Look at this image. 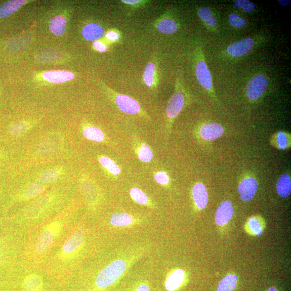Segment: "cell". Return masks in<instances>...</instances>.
I'll list each match as a JSON object with an SVG mask.
<instances>
[{"mask_svg": "<svg viewBox=\"0 0 291 291\" xmlns=\"http://www.w3.org/2000/svg\"><path fill=\"white\" fill-rule=\"evenodd\" d=\"M136 291H150L149 288L145 285L140 286Z\"/></svg>", "mask_w": 291, "mask_h": 291, "instance_id": "ee69618b", "label": "cell"}, {"mask_svg": "<svg viewBox=\"0 0 291 291\" xmlns=\"http://www.w3.org/2000/svg\"><path fill=\"white\" fill-rule=\"evenodd\" d=\"M155 24L158 31L166 35L174 34L179 29L177 22L173 17L167 14L159 17Z\"/></svg>", "mask_w": 291, "mask_h": 291, "instance_id": "5bb4252c", "label": "cell"}, {"mask_svg": "<svg viewBox=\"0 0 291 291\" xmlns=\"http://www.w3.org/2000/svg\"><path fill=\"white\" fill-rule=\"evenodd\" d=\"M62 142L61 135L52 134L47 136L42 141L37 148V153L40 157H46L55 152Z\"/></svg>", "mask_w": 291, "mask_h": 291, "instance_id": "8fae6325", "label": "cell"}, {"mask_svg": "<svg viewBox=\"0 0 291 291\" xmlns=\"http://www.w3.org/2000/svg\"><path fill=\"white\" fill-rule=\"evenodd\" d=\"M154 179L160 185H166L169 183V179L168 175L163 171H160L154 175Z\"/></svg>", "mask_w": 291, "mask_h": 291, "instance_id": "ab89813d", "label": "cell"}, {"mask_svg": "<svg viewBox=\"0 0 291 291\" xmlns=\"http://www.w3.org/2000/svg\"><path fill=\"white\" fill-rule=\"evenodd\" d=\"M138 156L141 162L149 163L153 158V153L149 146L145 144H142L139 148Z\"/></svg>", "mask_w": 291, "mask_h": 291, "instance_id": "836d02e7", "label": "cell"}, {"mask_svg": "<svg viewBox=\"0 0 291 291\" xmlns=\"http://www.w3.org/2000/svg\"><path fill=\"white\" fill-rule=\"evenodd\" d=\"M277 191L279 195L283 198L289 197L291 192V180L288 174L282 175L277 181Z\"/></svg>", "mask_w": 291, "mask_h": 291, "instance_id": "603a6c76", "label": "cell"}, {"mask_svg": "<svg viewBox=\"0 0 291 291\" xmlns=\"http://www.w3.org/2000/svg\"><path fill=\"white\" fill-rule=\"evenodd\" d=\"M193 196L196 205L200 209H204L208 204V193L203 183L196 184L193 189Z\"/></svg>", "mask_w": 291, "mask_h": 291, "instance_id": "d6986e66", "label": "cell"}, {"mask_svg": "<svg viewBox=\"0 0 291 291\" xmlns=\"http://www.w3.org/2000/svg\"><path fill=\"white\" fill-rule=\"evenodd\" d=\"M256 44V41L254 39H243L229 45L226 49V53L230 57H242L248 54Z\"/></svg>", "mask_w": 291, "mask_h": 291, "instance_id": "30bf717a", "label": "cell"}, {"mask_svg": "<svg viewBox=\"0 0 291 291\" xmlns=\"http://www.w3.org/2000/svg\"><path fill=\"white\" fill-rule=\"evenodd\" d=\"M234 7L236 9L242 10L248 14L253 13L256 9V5L248 0H236L234 2Z\"/></svg>", "mask_w": 291, "mask_h": 291, "instance_id": "4dcf8cb0", "label": "cell"}, {"mask_svg": "<svg viewBox=\"0 0 291 291\" xmlns=\"http://www.w3.org/2000/svg\"><path fill=\"white\" fill-rule=\"evenodd\" d=\"M24 0H13L0 5V19L8 17L25 4Z\"/></svg>", "mask_w": 291, "mask_h": 291, "instance_id": "7402d4cb", "label": "cell"}, {"mask_svg": "<svg viewBox=\"0 0 291 291\" xmlns=\"http://www.w3.org/2000/svg\"><path fill=\"white\" fill-rule=\"evenodd\" d=\"M258 183L252 177L246 178L243 180L238 188L240 198L243 201L248 202L251 200L257 191Z\"/></svg>", "mask_w": 291, "mask_h": 291, "instance_id": "4fadbf2b", "label": "cell"}, {"mask_svg": "<svg viewBox=\"0 0 291 291\" xmlns=\"http://www.w3.org/2000/svg\"><path fill=\"white\" fill-rule=\"evenodd\" d=\"M116 104L120 110L129 115H135L140 111L139 104L131 97L122 94H115Z\"/></svg>", "mask_w": 291, "mask_h": 291, "instance_id": "7c38bea8", "label": "cell"}, {"mask_svg": "<svg viewBox=\"0 0 291 291\" xmlns=\"http://www.w3.org/2000/svg\"><path fill=\"white\" fill-rule=\"evenodd\" d=\"M65 200L64 193L56 190L45 192L10 218L9 229L27 236L30 231L64 209Z\"/></svg>", "mask_w": 291, "mask_h": 291, "instance_id": "3957f363", "label": "cell"}, {"mask_svg": "<svg viewBox=\"0 0 291 291\" xmlns=\"http://www.w3.org/2000/svg\"><path fill=\"white\" fill-rule=\"evenodd\" d=\"M99 162L104 168L108 170L112 174L118 175L121 173L120 167L111 159L106 157H102L99 159Z\"/></svg>", "mask_w": 291, "mask_h": 291, "instance_id": "d6a6232c", "label": "cell"}, {"mask_svg": "<svg viewBox=\"0 0 291 291\" xmlns=\"http://www.w3.org/2000/svg\"><path fill=\"white\" fill-rule=\"evenodd\" d=\"M268 84V80L264 75L254 76L249 80L246 87L247 97L251 101H257L263 96Z\"/></svg>", "mask_w": 291, "mask_h": 291, "instance_id": "9c48e42d", "label": "cell"}, {"mask_svg": "<svg viewBox=\"0 0 291 291\" xmlns=\"http://www.w3.org/2000/svg\"><path fill=\"white\" fill-rule=\"evenodd\" d=\"M130 195L136 203L146 205L148 203L147 196L139 188H133L130 189Z\"/></svg>", "mask_w": 291, "mask_h": 291, "instance_id": "e575fe53", "label": "cell"}, {"mask_svg": "<svg viewBox=\"0 0 291 291\" xmlns=\"http://www.w3.org/2000/svg\"><path fill=\"white\" fill-rule=\"evenodd\" d=\"M15 275L21 291H47L49 278L41 268L22 265Z\"/></svg>", "mask_w": 291, "mask_h": 291, "instance_id": "277c9868", "label": "cell"}, {"mask_svg": "<svg viewBox=\"0 0 291 291\" xmlns=\"http://www.w3.org/2000/svg\"><path fill=\"white\" fill-rule=\"evenodd\" d=\"M60 173L57 169H52L47 170L41 174L39 177V182L43 185H50L55 183L59 179Z\"/></svg>", "mask_w": 291, "mask_h": 291, "instance_id": "f546056e", "label": "cell"}, {"mask_svg": "<svg viewBox=\"0 0 291 291\" xmlns=\"http://www.w3.org/2000/svg\"><path fill=\"white\" fill-rule=\"evenodd\" d=\"M110 223L116 227H124L131 224L133 217L127 213L118 212L114 213L110 218Z\"/></svg>", "mask_w": 291, "mask_h": 291, "instance_id": "4316f807", "label": "cell"}, {"mask_svg": "<svg viewBox=\"0 0 291 291\" xmlns=\"http://www.w3.org/2000/svg\"><path fill=\"white\" fill-rule=\"evenodd\" d=\"M238 277L230 274L219 283L217 291H233L237 286Z\"/></svg>", "mask_w": 291, "mask_h": 291, "instance_id": "f1b7e54d", "label": "cell"}, {"mask_svg": "<svg viewBox=\"0 0 291 291\" xmlns=\"http://www.w3.org/2000/svg\"><path fill=\"white\" fill-rule=\"evenodd\" d=\"M126 269V263L118 259L101 270L95 279V286L99 290L108 288L120 278Z\"/></svg>", "mask_w": 291, "mask_h": 291, "instance_id": "8992f818", "label": "cell"}, {"mask_svg": "<svg viewBox=\"0 0 291 291\" xmlns=\"http://www.w3.org/2000/svg\"><path fill=\"white\" fill-rule=\"evenodd\" d=\"M229 23L233 27L236 29H242L247 25V21L236 13H231L229 16Z\"/></svg>", "mask_w": 291, "mask_h": 291, "instance_id": "d590c367", "label": "cell"}, {"mask_svg": "<svg viewBox=\"0 0 291 291\" xmlns=\"http://www.w3.org/2000/svg\"><path fill=\"white\" fill-rule=\"evenodd\" d=\"M60 57V53L55 50H46L41 53L39 56V60L41 62H53Z\"/></svg>", "mask_w": 291, "mask_h": 291, "instance_id": "8d00e7d4", "label": "cell"}, {"mask_svg": "<svg viewBox=\"0 0 291 291\" xmlns=\"http://www.w3.org/2000/svg\"><path fill=\"white\" fill-rule=\"evenodd\" d=\"M122 2L129 7L130 9L136 10L138 8H141L142 7H144L147 3V1H141V0H124Z\"/></svg>", "mask_w": 291, "mask_h": 291, "instance_id": "f35d334b", "label": "cell"}, {"mask_svg": "<svg viewBox=\"0 0 291 291\" xmlns=\"http://www.w3.org/2000/svg\"><path fill=\"white\" fill-rule=\"evenodd\" d=\"M194 62L196 77L200 85L210 96L215 97L212 76L205 60V56L203 45H197L194 52Z\"/></svg>", "mask_w": 291, "mask_h": 291, "instance_id": "5b68a950", "label": "cell"}, {"mask_svg": "<svg viewBox=\"0 0 291 291\" xmlns=\"http://www.w3.org/2000/svg\"><path fill=\"white\" fill-rule=\"evenodd\" d=\"M105 37L106 39L111 41H117L120 39V34L114 31L108 32L106 34Z\"/></svg>", "mask_w": 291, "mask_h": 291, "instance_id": "60d3db41", "label": "cell"}, {"mask_svg": "<svg viewBox=\"0 0 291 291\" xmlns=\"http://www.w3.org/2000/svg\"><path fill=\"white\" fill-rule=\"evenodd\" d=\"M248 227L255 235L259 236L263 232V225L256 217H252L248 222Z\"/></svg>", "mask_w": 291, "mask_h": 291, "instance_id": "74e56055", "label": "cell"}, {"mask_svg": "<svg viewBox=\"0 0 291 291\" xmlns=\"http://www.w3.org/2000/svg\"><path fill=\"white\" fill-rule=\"evenodd\" d=\"M67 19L65 17L56 16L53 17L49 22V29L51 32L58 37L62 36L66 30Z\"/></svg>", "mask_w": 291, "mask_h": 291, "instance_id": "d4e9b609", "label": "cell"}, {"mask_svg": "<svg viewBox=\"0 0 291 291\" xmlns=\"http://www.w3.org/2000/svg\"><path fill=\"white\" fill-rule=\"evenodd\" d=\"M83 134L89 140L101 142L105 139V135L102 130L96 127L90 126L83 130Z\"/></svg>", "mask_w": 291, "mask_h": 291, "instance_id": "83f0119b", "label": "cell"}, {"mask_svg": "<svg viewBox=\"0 0 291 291\" xmlns=\"http://www.w3.org/2000/svg\"><path fill=\"white\" fill-rule=\"evenodd\" d=\"M272 145L280 150L288 149L291 145L290 135L283 132L275 134L272 136Z\"/></svg>", "mask_w": 291, "mask_h": 291, "instance_id": "484cf974", "label": "cell"}, {"mask_svg": "<svg viewBox=\"0 0 291 291\" xmlns=\"http://www.w3.org/2000/svg\"><path fill=\"white\" fill-rule=\"evenodd\" d=\"M158 71L156 63L153 62H148L147 64L143 74V80L146 86L154 87L157 84Z\"/></svg>", "mask_w": 291, "mask_h": 291, "instance_id": "ffe728a7", "label": "cell"}, {"mask_svg": "<svg viewBox=\"0 0 291 291\" xmlns=\"http://www.w3.org/2000/svg\"><path fill=\"white\" fill-rule=\"evenodd\" d=\"M88 241V230L77 222L66 239L49 254L41 267L50 280L59 285L68 284L85 254Z\"/></svg>", "mask_w": 291, "mask_h": 291, "instance_id": "7a4b0ae2", "label": "cell"}, {"mask_svg": "<svg viewBox=\"0 0 291 291\" xmlns=\"http://www.w3.org/2000/svg\"><path fill=\"white\" fill-rule=\"evenodd\" d=\"M82 33L86 40L96 41L103 37L104 31L102 27L97 24L91 23L85 26L83 29Z\"/></svg>", "mask_w": 291, "mask_h": 291, "instance_id": "44dd1931", "label": "cell"}, {"mask_svg": "<svg viewBox=\"0 0 291 291\" xmlns=\"http://www.w3.org/2000/svg\"><path fill=\"white\" fill-rule=\"evenodd\" d=\"M198 15L208 29L210 31L216 32L218 22L210 8L208 7H200L198 10Z\"/></svg>", "mask_w": 291, "mask_h": 291, "instance_id": "ac0fdd59", "label": "cell"}, {"mask_svg": "<svg viewBox=\"0 0 291 291\" xmlns=\"http://www.w3.org/2000/svg\"><path fill=\"white\" fill-rule=\"evenodd\" d=\"M76 223L73 210L67 205L30 231L27 235L22 265L41 268L49 254L66 239Z\"/></svg>", "mask_w": 291, "mask_h": 291, "instance_id": "6da1fadb", "label": "cell"}, {"mask_svg": "<svg viewBox=\"0 0 291 291\" xmlns=\"http://www.w3.org/2000/svg\"><path fill=\"white\" fill-rule=\"evenodd\" d=\"M93 46L94 48L99 52H104L107 50L106 45L102 42L95 41L93 43Z\"/></svg>", "mask_w": 291, "mask_h": 291, "instance_id": "b9f144b4", "label": "cell"}, {"mask_svg": "<svg viewBox=\"0 0 291 291\" xmlns=\"http://www.w3.org/2000/svg\"><path fill=\"white\" fill-rule=\"evenodd\" d=\"M268 291H278L274 288H271L268 290Z\"/></svg>", "mask_w": 291, "mask_h": 291, "instance_id": "f6af8a7d", "label": "cell"}, {"mask_svg": "<svg viewBox=\"0 0 291 291\" xmlns=\"http://www.w3.org/2000/svg\"><path fill=\"white\" fill-rule=\"evenodd\" d=\"M46 190V187L43 184L34 182L18 191L12 197L11 201L13 203L27 204L44 193Z\"/></svg>", "mask_w": 291, "mask_h": 291, "instance_id": "ba28073f", "label": "cell"}, {"mask_svg": "<svg viewBox=\"0 0 291 291\" xmlns=\"http://www.w3.org/2000/svg\"><path fill=\"white\" fill-rule=\"evenodd\" d=\"M234 215V208L230 202L225 201L219 206L216 212L215 220L219 226L227 224Z\"/></svg>", "mask_w": 291, "mask_h": 291, "instance_id": "2e32d148", "label": "cell"}, {"mask_svg": "<svg viewBox=\"0 0 291 291\" xmlns=\"http://www.w3.org/2000/svg\"><path fill=\"white\" fill-rule=\"evenodd\" d=\"M0 192H1V191H0Z\"/></svg>", "mask_w": 291, "mask_h": 291, "instance_id": "bcb514c9", "label": "cell"}, {"mask_svg": "<svg viewBox=\"0 0 291 291\" xmlns=\"http://www.w3.org/2000/svg\"><path fill=\"white\" fill-rule=\"evenodd\" d=\"M185 277V272L177 270L172 273L166 283V288L169 291H173L179 288Z\"/></svg>", "mask_w": 291, "mask_h": 291, "instance_id": "cb8c5ba5", "label": "cell"}, {"mask_svg": "<svg viewBox=\"0 0 291 291\" xmlns=\"http://www.w3.org/2000/svg\"><path fill=\"white\" fill-rule=\"evenodd\" d=\"M223 133L224 129L221 125L213 122L204 125L200 130L202 138L209 141L220 138Z\"/></svg>", "mask_w": 291, "mask_h": 291, "instance_id": "9a60e30c", "label": "cell"}, {"mask_svg": "<svg viewBox=\"0 0 291 291\" xmlns=\"http://www.w3.org/2000/svg\"><path fill=\"white\" fill-rule=\"evenodd\" d=\"M181 76L177 77L175 92L170 99L166 108V115L170 120H173L182 110L186 103L185 90Z\"/></svg>", "mask_w": 291, "mask_h": 291, "instance_id": "52a82bcc", "label": "cell"}, {"mask_svg": "<svg viewBox=\"0 0 291 291\" xmlns=\"http://www.w3.org/2000/svg\"><path fill=\"white\" fill-rule=\"evenodd\" d=\"M30 127L31 126L27 122H17L12 125L9 129V132L11 135L17 136L27 132Z\"/></svg>", "mask_w": 291, "mask_h": 291, "instance_id": "1f68e13d", "label": "cell"}, {"mask_svg": "<svg viewBox=\"0 0 291 291\" xmlns=\"http://www.w3.org/2000/svg\"><path fill=\"white\" fill-rule=\"evenodd\" d=\"M291 2L290 0H279L278 3L283 7H286V6L289 5Z\"/></svg>", "mask_w": 291, "mask_h": 291, "instance_id": "7bdbcfd3", "label": "cell"}, {"mask_svg": "<svg viewBox=\"0 0 291 291\" xmlns=\"http://www.w3.org/2000/svg\"><path fill=\"white\" fill-rule=\"evenodd\" d=\"M75 75L67 71L52 70L47 71L43 74V79L49 82L62 83L73 80Z\"/></svg>", "mask_w": 291, "mask_h": 291, "instance_id": "e0dca14e", "label": "cell"}]
</instances>
